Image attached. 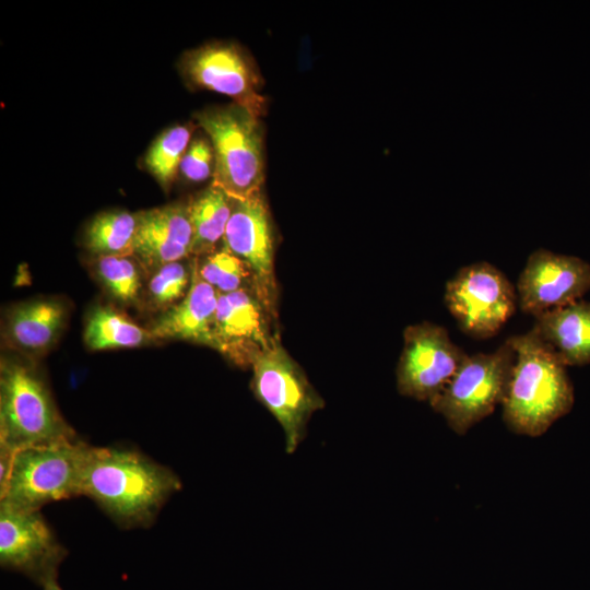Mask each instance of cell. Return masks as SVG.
<instances>
[{"mask_svg": "<svg viewBox=\"0 0 590 590\" xmlns=\"http://www.w3.org/2000/svg\"><path fill=\"white\" fill-rule=\"evenodd\" d=\"M179 477L140 452L90 446L82 495L93 499L126 528L151 524L167 498L180 489Z\"/></svg>", "mask_w": 590, "mask_h": 590, "instance_id": "cell-1", "label": "cell"}, {"mask_svg": "<svg viewBox=\"0 0 590 590\" xmlns=\"http://www.w3.org/2000/svg\"><path fill=\"white\" fill-rule=\"evenodd\" d=\"M508 340L516 357L502 404L503 420L512 433L539 437L570 412L574 387L566 366L533 327Z\"/></svg>", "mask_w": 590, "mask_h": 590, "instance_id": "cell-2", "label": "cell"}, {"mask_svg": "<svg viewBox=\"0 0 590 590\" xmlns=\"http://www.w3.org/2000/svg\"><path fill=\"white\" fill-rule=\"evenodd\" d=\"M88 448L78 439L13 453L0 450V503L39 510L46 504L81 496Z\"/></svg>", "mask_w": 590, "mask_h": 590, "instance_id": "cell-3", "label": "cell"}, {"mask_svg": "<svg viewBox=\"0 0 590 590\" xmlns=\"http://www.w3.org/2000/svg\"><path fill=\"white\" fill-rule=\"evenodd\" d=\"M80 439L61 416L39 373L30 364L4 359L0 369V450Z\"/></svg>", "mask_w": 590, "mask_h": 590, "instance_id": "cell-4", "label": "cell"}, {"mask_svg": "<svg viewBox=\"0 0 590 590\" xmlns=\"http://www.w3.org/2000/svg\"><path fill=\"white\" fill-rule=\"evenodd\" d=\"M196 118L214 153L211 185L236 200L261 192L264 160L259 118L235 103L206 108Z\"/></svg>", "mask_w": 590, "mask_h": 590, "instance_id": "cell-5", "label": "cell"}, {"mask_svg": "<svg viewBox=\"0 0 590 590\" xmlns=\"http://www.w3.org/2000/svg\"><path fill=\"white\" fill-rule=\"evenodd\" d=\"M515 357L508 339L492 353L467 355L430 406L456 434L465 435L503 404Z\"/></svg>", "mask_w": 590, "mask_h": 590, "instance_id": "cell-6", "label": "cell"}, {"mask_svg": "<svg viewBox=\"0 0 590 590\" xmlns=\"http://www.w3.org/2000/svg\"><path fill=\"white\" fill-rule=\"evenodd\" d=\"M251 367L253 393L282 426L286 452L293 453L305 437L310 416L322 409L324 402L280 340Z\"/></svg>", "mask_w": 590, "mask_h": 590, "instance_id": "cell-7", "label": "cell"}, {"mask_svg": "<svg viewBox=\"0 0 590 590\" xmlns=\"http://www.w3.org/2000/svg\"><path fill=\"white\" fill-rule=\"evenodd\" d=\"M444 298L460 330L477 340L498 333L518 304L508 278L485 261L460 268L447 282Z\"/></svg>", "mask_w": 590, "mask_h": 590, "instance_id": "cell-8", "label": "cell"}, {"mask_svg": "<svg viewBox=\"0 0 590 590\" xmlns=\"http://www.w3.org/2000/svg\"><path fill=\"white\" fill-rule=\"evenodd\" d=\"M397 367L400 394L430 403L447 386L468 355L446 328L424 321L405 328Z\"/></svg>", "mask_w": 590, "mask_h": 590, "instance_id": "cell-9", "label": "cell"}, {"mask_svg": "<svg viewBox=\"0 0 590 590\" xmlns=\"http://www.w3.org/2000/svg\"><path fill=\"white\" fill-rule=\"evenodd\" d=\"M275 317L253 290L219 293L213 349L238 367H251L279 340Z\"/></svg>", "mask_w": 590, "mask_h": 590, "instance_id": "cell-10", "label": "cell"}, {"mask_svg": "<svg viewBox=\"0 0 590 590\" xmlns=\"http://www.w3.org/2000/svg\"><path fill=\"white\" fill-rule=\"evenodd\" d=\"M67 550L57 541L39 510L0 503V565L44 587L58 578Z\"/></svg>", "mask_w": 590, "mask_h": 590, "instance_id": "cell-11", "label": "cell"}, {"mask_svg": "<svg viewBox=\"0 0 590 590\" xmlns=\"http://www.w3.org/2000/svg\"><path fill=\"white\" fill-rule=\"evenodd\" d=\"M182 73L198 87L227 95L256 117L266 110L260 75L241 48L212 43L193 49L181 61Z\"/></svg>", "mask_w": 590, "mask_h": 590, "instance_id": "cell-12", "label": "cell"}, {"mask_svg": "<svg viewBox=\"0 0 590 590\" xmlns=\"http://www.w3.org/2000/svg\"><path fill=\"white\" fill-rule=\"evenodd\" d=\"M520 309L534 318L579 300L590 291V263L546 249L533 251L517 286Z\"/></svg>", "mask_w": 590, "mask_h": 590, "instance_id": "cell-13", "label": "cell"}, {"mask_svg": "<svg viewBox=\"0 0 590 590\" xmlns=\"http://www.w3.org/2000/svg\"><path fill=\"white\" fill-rule=\"evenodd\" d=\"M223 241L226 250L250 268L257 294L275 312L273 237L269 211L261 192L246 200L233 199Z\"/></svg>", "mask_w": 590, "mask_h": 590, "instance_id": "cell-14", "label": "cell"}, {"mask_svg": "<svg viewBox=\"0 0 590 590\" xmlns=\"http://www.w3.org/2000/svg\"><path fill=\"white\" fill-rule=\"evenodd\" d=\"M133 256L146 268L181 261L192 253L193 232L188 203L138 213Z\"/></svg>", "mask_w": 590, "mask_h": 590, "instance_id": "cell-15", "label": "cell"}, {"mask_svg": "<svg viewBox=\"0 0 590 590\" xmlns=\"http://www.w3.org/2000/svg\"><path fill=\"white\" fill-rule=\"evenodd\" d=\"M217 300L219 292L200 276L194 259L187 294L153 323V339L185 340L213 347Z\"/></svg>", "mask_w": 590, "mask_h": 590, "instance_id": "cell-16", "label": "cell"}, {"mask_svg": "<svg viewBox=\"0 0 590 590\" xmlns=\"http://www.w3.org/2000/svg\"><path fill=\"white\" fill-rule=\"evenodd\" d=\"M534 319L533 328L566 367L590 363V302L579 299Z\"/></svg>", "mask_w": 590, "mask_h": 590, "instance_id": "cell-17", "label": "cell"}, {"mask_svg": "<svg viewBox=\"0 0 590 590\" xmlns=\"http://www.w3.org/2000/svg\"><path fill=\"white\" fill-rule=\"evenodd\" d=\"M67 310L54 299H36L15 307L7 324L9 340L27 352H42L50 347L66 321Z\"/></svg>", "mask_w": 590, "mask_h": 590, "instance_id": "cell-18", "label": "cell"}, {"mask_svg": "<svg viewBox=\"0 0 590 590\" xmlns=\"http://www.w3.org/2000/svg\"><path fill=\"white\" fill-rule=\"evenodd\" d=\"M233 209V198L210 185L188 202L193 232L192 255L206 256L223 239Z\"/></svg>", "mask_w": 590, "mask_h": 590, "instance_id": "cell-19", "label": "cell"}, {"mask_svg": "<svg viewBox=\"0 0 590 590\" xmlns=\"http://www.w3.org/2000/svg\"><path fill=\"white\" fill-rule=\"evenodd\" d=\"M153 339L150 330L138 326L110 306L95 307L88 315L84 341L94 351L135 347Z\"/></svg>", "mask_w": 590, "mask_h": 590, "instance_id": "cell-20", "label": "cell"}, {"mask_svg": "<svg viewBox=\"0 0 590 590\" xmlns=\"http://www.w3.org/2000/svg\"><path fill=\"white\" fill-rule=\"evenodd\" d=\"M138 213L107 211L96 215L87 225L84 245L97 257L133 256Z\"/></svg>", "mask_w": 590, "mask_h": 590, "instance_id": "cell-21", "label": "cell"}, {"mask_svg": "<svg viewBox=\"0 0 590 590\" xmlns=\"http://www.w3.org/2000/svg\"><path fill=\"white\" fill-rule=\"evenodd\" d=\"M192 134L190 125H179L165 130L151 145L145 166L164 188L174 181Z\"/></svg>", "mask_w": 590, "mask_h": 590, "instance_id": "cell-22", "label": "cell"}, {"mask_svg": "<svg viewBox=\"0 0 590 590\" xmlns=\"http://www.w3.org/2000/svg\"><path fill=\"white\" fill-rule=\"evenodd\" d=\"M196 262L200 276L220 294L243 288L257 292L250 268L225 248L206 255L202 262L196 258Z\"/></svg>", "mask_w": 590, "mask_h": 590, "instance_id": "cell-23", "label": "cell"}, {"mask_svg": "<svg viewBox=\"0 0 590 590\" xmlns=\"http://www.w3.org/2000/svg\"><path fill=\"white\" fill-rule=\"evenodd\" d=\"M95 268L101 282L116 299L127 303L137 298L141 279L131 256L97 257Z\"/></svg>", "mask_w": 590, "mask_h": 590, "instance_id": "cell-24", "label": "cell"}, {"mask_svg": "<svg viewBox=\"0 0 590 590\" xmlns=\"http://www.w3.org/2000/svg\"><path fill=\"white\" fill-rule=\"evenodd\" d=\"M191 283V273L181 261L164 264L156 269L148 288L153 306L172 308L176 302L184 298Z\"/></svg>", "mask_w": 590, "mask_h": 590, "instance_id": "cell-25", "label": "cell"}, {"mask_svg": "<svg viewBox=\"0 0 590 590\" xmlns=\"http://www.w3.org/2000/svg\"><path fill=\"white\" fill-rule=\"evenodd\" d=\"M213 158L211 142L204 138H196L190 142L181 160L179 170L189 181H203L213 174Z\"/></svg>", "mask_w": 590, "mask_h": 590, "instance_id": "cell-26", "label": "cell"}, {"mask_svg": "<svg viewBox=\"0 0 590 590\" xmlns=\"http://www.w3.org/2000/svg\"><path fill=\"white\" fill-rule=\"evenodd\" d=\"M44 590H62L57 581V579L50 580L44 585Z\"/></svg>", "mask_w": 590, "mask_h": 590, "instance_id": "cell-27", "label": "cell"}]
</instances>
